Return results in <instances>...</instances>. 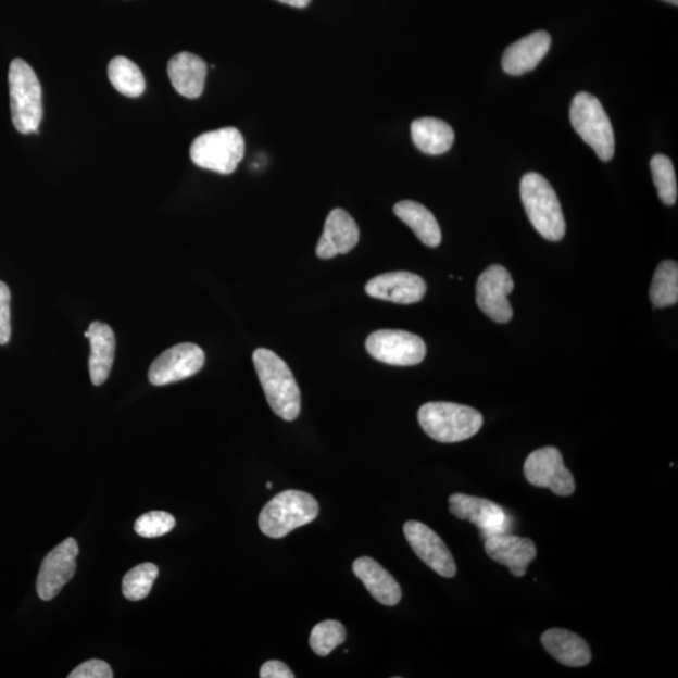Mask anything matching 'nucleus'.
Segmentation results:
<instances>
[{
	"label": "nucleus",
	"mask_w": 678,
	"mask_h": 678,
	"mask_svg": "<svg viewBox=\"0 0 678 678\" xmlns=\"http://www.w3.org/2000/svg\"><path fill=\"white\" fill-rule=\"evenodd\" d=\"M486 552L492 561L505 565L518 578L526 576L529 564L537 558V548L532 540L508 532L488 538Z\"/></svg>",
	"instance_id": "obj_17"
},
{
	"label": "nucleus",
	"mask_w": 678,
	"mask_h": 678,
	"mask_svg": "<svg viewBox=\"0 0 678 678\" xmlns=\"http://www.w3.org/2000/svg\"><path fill=\"white\" fill-rule=\"evenodd\" d=\"M273 488V484L272 482H266V489H272Z\"/></svg>",
	"instance_id": "obj_36"
},
{
	"label": "nucleus",
	"mask_w": 678,
	"mask_h": 678,
	"mask_svg": "<svg viewBox=\"0 0 678 678\" xmlns=\"http://www.w3.org/2000/svg\"><path fill=\"white\" fill-rule=\"evenodd\" d=\"M543 648L564 666L583 667L592 660L591 649L576 633L563 628L548 629L542 636Z\"/></svg>",
	"instance_id": "obj_21"
},
{
	"label": "nucleus",
	"mask_w": 678,
	"mask_h": 678,
	"mask_svg": "<svg viewBox=\"0 0 678 678\" xmlns=\"http://www.w3.org/2000/svg\"><path fill=\"white\" fill-rule=\"evenodd\" d=\"M70 678H112V668L108 662L90 660L84 662L68 675Z\"/></svg>",
	"instance_id": "obj_32"
},
{
	"label": "nucleus",
	"mask_w": 678,
	"mask_h": 678,
	"mask_svg": "<svg viewBox=\"0 0 678 678\" xmlns=\"http://www.w3.org/2000/svg\"><path fill=\"white\" fill-rule=\"evenodd\" d=\"M403 532L419 560L441 577H455V561L447 544L432 529L424 523L410 520L403 527Z\"/></svg>",
	"instance_id": "obj_14"
},
{
	"label": "nucleus",
	"mask_w": 678,
	"mask_h": 678,
	"mask_svg": "<svg viewBox=\"0 0 678 678\" xmlns=\"http://www.w3.org/2000/svg\"><path fill=\"white\" fill-rule=\"evenodd\" d=\"M278 2L294 8H305L311 3V0H278Z\"/></svg>",
	"instance_id": "obj_34"
},
{
	"label": "nucleus",
	"mask_w": 678,
	"mask_h": 678,
	"mask_svg": "<svg viewBox=\"0 0 678 678\" xmlns=\"http://www.w3.org/2000/svg\"><path fill=\"white\" fill-rule=\"evenodd\" d=\"M552 38L545 30H538L506 48L503 55V68L507 75L520 76L537 68L543 61Z\"/></svg>",
	"instance_id": "obj_18"
},
{
	"label": "nucleus",
	"mask_w": 678,
	"mask_h": 678,
	"mask_svg": "<svg viewBox=\"0 0 678 678\" xmlns=\"http://www.w3.org/2000/svg\"><path fill=\"white\" fill-rule=\"evenodd\" d=\"M418 424L431 439L452 443L478 434L484 418L478 410L452 402H429L418 410Z\"/></svg>",
	"instance_id": "obj_2"
},
{
	"label": "nucleus",
	"mask_w": 678,
	"mask_h": 678,
	"mask_svg": "<svg viewBox=\"0 0 678 678\" xmlns=\"http://www.w3.org/2000/svg\"><path fill=\"white\" fill-rule=\"evenodd\" d=\"M514 280L502 265H491L481 274L476 285V302L487 316L497 323L513 318V309L507 296L513 292Z\"/></svg>",
	"instance_id": "obj_12"
},
{
	"label": "nucleus",
	"mask_w": 678,
	"mask_h": 678,
	"mask_svg": "<svg viewBox=\"0 0 678 678\" xmlns=\"http://www.w3.org/2000/svg\"><path fill=\"white\" fill-rule=\"evenodd\" d=\"M359 241L357 223L346 210L335 209L327 217L325 230L317 246V255L321 260H332L338 254L350 253Z\"/></svg>",
	"instance_id": "obj_16"
},
{
	"label": "nucleus",
	"mask_w": 678,
	"mask_h": 678,
	"mask_svg": "<svg viewBox=\"0 0 678 678\" xmlns=\"http://www.w3.org/2000/svg\"><path fill=\"white\" fill-rule=\"evenodd\" d=\"M167 74L176 90L187 99H199L204 92L208 66L203 59L189 52L173 56Z\"/></svg>",
	"instance_id": "obj_19"
},
{
	"label": "nucleus",
	"mask_w": 678,
	"mask_h": 678,
	"mask_svg": "<svg viewBox=\"0 0 678 678\" xmlns=\"http://www.w3.org/2000/svg\"><path fill=\"white\" fill-rule=\"evenodd\" d=\"M650 300L656 309H666L678 302V264L674 261L660 263L653 276Z\"/></svg>",
	"instance_id": "obj_26"
},
{
	"label": "nucleus",
	"mask_w": 678,
	"mask_h": 678,
	"mask_svg": "<svg viewBox=\"0 0 678 678\" xmlns=\"http://www.w3.org/2000/svg\"><path fill=\"white\" fill-rule=\"evenodd\" d=\"M319 505L309 492L286 490L269 500L260 515V528L266 537L285 538L290 531L317 518Z\"/></svg>",
	"instance_id": "obj_4"
},
{
	"label": "nucleus",
	"mask_w": 678,
	"mask_h": 678,
	"mask_svg": "<svg viewBox=\"0 0 678 678\" xmlns=\"http://www.w3.org/2000/svg\"><path fill=\"white\" fill-rule=\"evenodd\" d=\"M159 576L155 564L142 563L126 573L123 580V592L128 601L137 602L147 599Z\"/></svg>",
	"instance_id": "obj_28"
},
{
	"label": "nucleus",
	"mask_w": 678,
	"mask_h": 678,
	"mask_svg": "<svg viewBox=\"0 0 678 678\" xmlns=\"http://www.w3.org/2000/svg\"><path fill=\"white\" fill-rule=\"evenodd\" d=\"M260 676L262 678H293L294 675L290 671L286 664L280 661H268L261 668Z\"/></svg>",
	"instance_id": "obj_33"
},
{
	"label": "nucleus",
	"mask_w": 678,
	"mask_h": 678,
	"mask_svg": "<svg viewBox=\"0 0 678 678\" xmlns=\"http://www.w3.org/2000/svg\"><path fill=\"white\" fill-rule=\"evenodd\" d=\"M665 2L671 3L674 5L678 4V0H665Z\"/></svg>",
	"instance_id": "obj_35"
},
{
	"label": "nucleus",
	"mask_w": 678,
	"mask_h": 678,
	"mask_svg": "<svg viewBox=\"0 0 678 678\" xmlns=\"http://www.w3.org/2000/svg\"><path fill=\"white\" fill-rule=\"evenodd\" d=\"M109 78L115 90L126 97H140L147 88L142 72L126 56H116L109 64Z\"/></svg>",
	"instance_id": "obj_25"
},
{
	"label": "nucleus",
	"mask_w": 678,
	"mask_h": 678,
	"mask_svg": "<svg viewBox=\"0 0 678 678\" xmlns=\"http://www.w3.org/2000/svg\"><path fill=\"white\" fill-rule=\"evenodd\" d=\"M354 575L362 580L367 591L384 605H395L402 599L401 587L381 564L369 556H362L353 563Z\"/></svg>",
	"instance_id": "obj_20"
},
{
	"label": "nucleus",
	"mask_w": 678,
	"mask_h": 678,
	"mask_svg": "<svg viewBox=\"0 0 678 678\" xmlns=\"http://www.w3.org/2000/svg\"><path fill=\"white\" fill-rule=\"evenodd\" d=\"M449 504L451 514L460 520L473 523L480 529L484 540L498 535H505L511 529V518H508L503 506L491 502V500L457 492V494H452L449 498Z\"/></svg>",
	"instance_id": "obj_10"
},
{
	"label": "nucleus",
	"mask_w": 678,
	"mask_h": 678,
	"mask_svg": "<svg viewBox=\"0 0 678 678\" xmlns=\"http://www.w3.org/2000/svg\"><path fill=\"white\" fill-rule=\"evenodd\" d=\"M651 173L658 197L665 205L673 206L677 201V180L671 159L666 155H655L651 159Z\"/></svg>",
	"instance_id": "obj_27"
},
{
	"label": "nucleus",
	"mask_w": 678,
	"mask_h": 678,
	"mask_svg": "<svg viewBox=\"0 0 678 678\" xmlns=\"http://www.w3.org/2000/svg\"><path fill=\"white\" fill-rule=\"evenodd\" d=\"M366 293L376 300L413 304L425 297L426 282L417 274L410 272L386 273L367 282Z\"/></svg>",
	"instance_id": "obj_15"
},
{
	"label": "nucleus",
	"mask_w": 678,
	"mask_h": 678,
	"mask_svg": "<svg viewBox=\"0 0 678 678\" xmlns=\"http://www.w3.org/2000/svg\"><path fill=\"white\" fill-rule=\"evenodd\" d=\"M411 136L415 147L426 155L438 156L447 153L455 141V133L445 121L423 117L411 125Z\"/></svg>",
	"instance_id": "obj_23"
},
{
	"label": "nucleus",
	"mask_w": 678,
	"mask_h": 678,
	"mask_svg": "<svg viewBox=\"0 0 678 678\" xmlns=\"http://www.w3.org/2000/svg\"><path fill=\"white\" fill-rule=\"evenodd\" d=\"M346 640V628L338 620H323L312 629L310 644L318 656H328Z\"/></svg>",
	"instance_id": "obj_29"
},
{
	"label": "nucleus",
	"mask_w": 678,
	"mask_h": 678,
	"mask_svg": "<svg viewBox=\"0 0 678 678\" xmlns=\"http://www.w3.org/2000/svg\"><path fill=\"white\" fill-rule=\"evenodd\" d=\"M175 518L165 512H150L135 523V531L143 538H158L167 535L175 527Z\"/></svg>",
	"instance_id": "obj_30"
},
{
	"label": "nucleus",
	"mask_w": 678,
	"mask_h": 678,
	"mask_svg": "<svg viewBox=\"0 0 678 678\" xmlns=\"http://www.w3.org/2000/svg\"><path fill=\"white\" fill-rule=\"evenodd\" d=\"M393 213L405 223L426 247L436 248L441 243V229L429 209L413 200H403L395 204Z\"/></svg>",
	"instance_id": "obj_24"
},
{
	"label": "nucleus",
	"mask_w": 678,
	"mask_h": 678,
	"mask_svg": "<svg viewBox=\"0 0 678 678\" xmlns=\"http://www.w3.org/2000/svg\"><path fill=\"white\" fill-rule=\"evenodd\" d=\"M524 475L531 486L551 489L560 497H570L576 481L565 467L561 451L547 447L532 451L524 464Z\"/></svg>",
	"instance_id": "obj_9"
},
{
	"label": "nucleus",
	"mask_w": 678,
	"mask_h": 678,
	"mask_svg": "<svg viewBox=\"0 0 678 678\" xmlns=\"http://www.w3.org/2000/svg\"><path fill=\"white\" fill-rule=\"evenodd\" d=\"M366 350L375 360L391 366H416L426 356L422 337L398 329H379L367 338Z\"/></svg>",
	"instance_id": "obj_8"
},
{
	"label": "nucleus",
	"mask_w": 678,
	"mask_h": 678,
	"mask_svg": "<svg viewBox=\"0 0 678 678\" xmlns=\"http://www.w3.org/2000/svg\"><path fill=\"white\" fill-rule=\"evenodd\" d=\"M520 197L529 221L547 240L560 241L565 236V219L558 197L545 177L537 173L523 176Z\"/></svg>",
	"instance_id": "obj_3"
},
{
	"label": "nucleus",
	"mask_w": 678,
	"mask_h": 678,
	"mask_svg": "<svg viewBox=\"0 0 678 678\" xmlns=\"http://www.w3.org/2000/svg\"><path fill=\"white\" fill-rule=\"evenodd\" d=\"M78 552L76 539L68 538L46 556L37 579L40 600H53L75 576Z\"/></svg>",
	"instance_id": "obj_13"
},
{
	"label": "nucleus",
	"mask_w": 678,
	"mask_h": 678,
	"mask_svg": "<svg viewBox=\"0 0 678 678\" xmlns=\"http://www.w3.org/2000/svg\"><path fill=\"white\" fill-rule=\"evenodd\" d=\"M11 335V292L5 282L0 281V344L10 342Z\"/></svg>",
	"instance_id": "obj_31"
},
{
	"label": "nucleus",
	"mask_w": 678,
	"mask_h": 678,
	"mask_svg": "<svg viewBox=\"0 0 678 678\" xmlns=\"http://www.w3.org/2000/svg\"><path fill=\"white\" fill-rule=\"evenodd\" d=\"M253 362L274 413L285 422H294L301 414V391L292 371L276 353L266 349L255 350Z\"/></svg>",
	"instance_id": "obj_1"
},
{
	"label": "nucleus",
	"mask_w": 678,
	"mask_h": 678,
	"mask_svg": "<svg viewBox=\"0 0 678 678\" xmlns=\"http://www.w3.org/2000/svg\"><path fill=\"white\" fill-rule=\"evenodd\" d=\"M85 337L90 339L91 357L90 375L95 386H101L108 381L115 361L116 337L109 325L101 322L91 323L90 328L85 332Z\"/></svg>",
	"instance_id": "obj_22"
},
{
	"label": "nucleus",
	"mask_w": 678,
	"mask_h": 678,
	"mask_svg": "<svg viewBox=\"0 0 678 678\" xmlns=\"http://www.w3.org/2000/svg\"><path fill=\"white\" fill-rule=\"evenodd\" d=\"M11 93L12 121L21 134H38L43 118L42 87L27 62L21 59L11 63L8 75Z\"/></svg>",
	"instance_id": "obj_5"
},
{
	"label": "nucleus",
	"mask_w": 678,
	"mask_h": 678,
	"mask_svg": "<svg viewBox=\"0 0 678 678\" xmlns=\"http://www.w3.org/2000/svg\"><path fill=\"white\" fill-rule=\"evenodd\" d=\"M244 153L243 135L236 127H224L200 135L190 149L193 164L222 175L236 172Z\"/></svg>",
	"instance_id": "obj_7"
},
{
	"label": "nucleus",
	"mask_w": 678,
	"mask_h": 678,
	"mask_svg": "<svg viewBox=\"0 0 678 678\" xmlns=\"http://www.w3.org/2000/svg\"><path fill=\"white\" fill-rule=\"evenodd\" d=\"M569 116L573 128L597 156L610 161L615 155V133L607 112L595 96L579 92L572 101Z\"/></svg>",
	"instance_id": "obj_6"
},
{
	"label": "nucleus",
	"mask_w": 678,
	"mask_h": 678,
	"mask_svg": "<svg viewBox=\"0 0 678 678\" xmlns=\"http://www.w3.org/2000/svg\"><path fill=\"white\" fill-rule=\"evenodd\" d=\"M204 363L205 353L199 346L177 344L153 361L149 371V381L153 386L179 382L197 375L204 367Z\"/></svg>",
	"instance_id": "obj_11"
}]
</instances>
